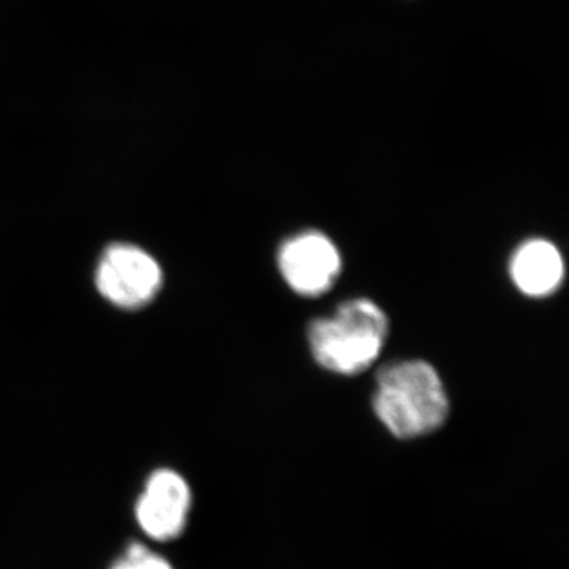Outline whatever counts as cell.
Segmentation results:
<instances>
[{"mask_svg": "<svg viewBox=\"0 0 569 569\" xmlns=\"http://www.w3.org/2000/svg\"><path fill=\"white\" fill-rule=\"evenodd\" d=\"M509 272L523 295L545 298L559 290L565 276L563 258L552 242L531 239L512 254Z\"/></svg>", "mask_w": 569, "mask_h": 569, "instance_id": "obj_6", "label": "cell"}, {"mask_svg": "<svg viewBox=\"0 0 569 569\" xmlns=\"http://www.w3.org/2000/svg\"><path fill=\"white\" fill-rule=\"evenodd\" d=\"M389 321L369 299H351L309 326L310 351L318 365L339 376H358L377 361L387 343Z\"/></svg>", "mask_w": 569, "mask_h": 569, "instance_id": "obj_2", "label": "cell"}, {"mask_svg": "<svg viewBox=\"0 0 569 569\" xmlns=\"http://www.w3.org/2000/svg\"><path fill=\"white\" fill-rule=\"evenodd\" d=\"M279 269L296 293L320 296L331 290L342 272V257L335 242L320 231H305L284 241Z\"/></svg>", "mask_w": 569, "mask_h": 569, "instance_id": "obj_4", "label": "cell"}, {"mask_svg": "<svg viewBox=\"0 0 569 569\" xmlns=\"http://www.w3.org/2000/svg\"><path fill=\"white\" fill-rule=\"evenodd\" d=\"M162 282L160 264L140 247L111 246L97 266V290L111 305L126 309L148 305Z\"/></svg>", "mask_w": 569, "mask_h": 569, "instance_id": "obj_3", "label": "cell"}, {"mask_svg": "<svg viewBox=\"0 0 569 569\" xmlns=\"http://www.w3.org/2000/svg\"><path fill=\"white\" fill-rule=\"evenodd\" d=\"M373 410L392 436L411 440L429 436L447 422L449 400L436 367L408 359L378 372Z\"/></svg>", "mask_w": 569, "mask_h": 569, "instance_id": "obj_1", "label": "cell"}, {"mask_svg": "<svg viewBox=\"0 0 569 569\" xmlns=\"http://www.w3.org/2000/svg\"><path fill=\"white\" fill-rule=\"evenodd\" d=\"M111 569H174L163 557L157 556L144 546L133 545L123 559L116 561Z\"/></svg>", "mask_w": 569, "mask_h": 569, "instance_id": "obj_7", "label": "cell"}, {"mask_svg": "<svg viewBox=\"0 0 569 569\" xmlns=\"http://www.w3.org/2000/svg\"><path fill=\"white\" fill-rule=\"evenodd\" d=\"M192 509V490L186 479L170 468L153 471L138 498L137 520L142 531L156 541L181 537Z\"/></svg>", "mask_w": 569, "mask_h": 569, "instance_id": "obj_5", "label": "cell"}]
</instances>
